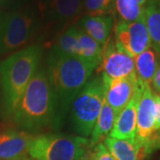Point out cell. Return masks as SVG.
Listing matches in <instances>:
<instances>
[{
  "mask_svg": "<svg viewBox=\"0 0 160 160\" xmlns=\"http://www.w3.org/2000/svg\"><path fill=\"white\" fill-rule=\"evenodd\" d=\"M28 160H32V159H28Z\"/></svg>",
  "mask_w": 160,
  "mask_h": 160,
  "instance_id": "4316f807",
  "label": "cell"
},
{
  "mask_svg": "<svg viewBox=\"0 0 160 160\" xmlns=\"http://www.w3.org/2000/svg\"><path fill=\"white\" fill-rule=\"evenodd\" d=\"M39 10L49 22H66L83 13V0H40Z\"/></svg>",
  "mask_w": 160,
  "mask_h": 160,
  "instance_id": "7c38bea8",
  "label": "cell"
},
{
  "mask_svg": "<svg viewBox=\"0 0 160 160\" xmlns=\"http://www.w3.org/2000/svg\"><path fill=\"white\" fill-rule=\"evenodd\" d=\"M114 0H83V13L85 15L113 14Z\"/></svg>",
  "mask_w": 160,
  "mask_h": 160,
  "instance_id": "7402d4cb",
  "label": "cell"
},
{
  "mask_svg": "<svg viewBox=\"0 0 160 160\" xmlns=\"http://www.w3.org/2000/svg\"><path fill=\"white\" fill-rule=\"evenodd\" d=\"M116 45L133 59L151 46L144 17L132 22L118 21L113 35Z\"/></svg>",
  "mask_w": 160,
  "mask_h": 160,
  "instance_id": "ba28073f",
  "label": "cell"
},
{
  "mask_svg": "<svg viewBox=\"0 0 160 160\" xmlns=\"http://www.w3.org/2000/svg\"><path fill=\"white\" fill-rule=\"evenodd\" d=\"M160 62V54L152 46L134 58V72L138 82L143 86H150Z\"/></svg>",
  "mask_w": 160,
  "mask_h": 160,
  "instance_id": "2e32d148",
  "label": "cell"
},
{
  "mask_svg": "<svg viewBox=\"0 0 160 160\" xmlns=\"http://www.w3.org/2000/svg\"><path fill=\"white\" fill-rule=\"evenodd\" d=\"M104 102L102 77L88 80L70 106V118L74 131L81 137L90 136Z\"/></svg>",
  "mask_w": 160,
  "mask_h": 160,
  "instance_id": "277c9868",
  "label": "cell"
},
{
  "mask_svg": "<svg viewBox=\"0 0 160 160\" xmlns=\"http://www.w3.org/2000/svg\"><path fill=\"white\" fill-rule=\"evenodd\" d=\"M151 86H153L154 90L157 92L158 94L160 93V62L159 64H158V69L156 70L154 77H153Z\"/></svg>",
  "mask_w": 160,
  "mask_h": 160,
  "instance_id": "d4e9b609",
  "label": "cell"
},
{
  "mask_svg": "<svg viewBox=\"0 0 160 160\" xmlns=\"http://www.w3.org/2000/svg\"><path fill=\"white\" fill-rule=\"evenodd\" d=\"M155 100V130L160 134V95L154 92Z\"/></svg>",
  "mask_w": 160,
  "mask_h": 160,
  "instance_id": "cb8c5ba5",
  "label": "cell"
},
{
  "mask_svg": "<svg viewBox=\"0 0 160 160\" xmlns=\"http://www.w3.org/2000/svg\"><path fill=\"white\" fill-rule=\"evenodd\" d=\"M103 143L115 160H145L149 155L136 137L133 140H122L108 135Z\"/></svg>",
  "mask_w": 160,
  "mask_h": 160,
  "instance_id": "5bb4252c",
  "label": "cell"
},
{
  "mask_svg": "<svg viewBox=\"0 0 160 160\" xmlns=\"http://www.w3.org/2000/svg\"><path fill=\"white\" fill-rule=\"evenodd\" d=\"M78 160H115L104 143H89Z\"/></svg>",
  "mask_w": 160,
  "mask_h": 160,
  "instance_id": "603a6c76",
  "label": "cell"
},
{
  "mask_svg": "<svg viewBox=\"0 0 160 160\" xmlns=\"http://www.w3.org/2000/svg\"><path fill=\"white\" fill-rule=\"evenodd\" d=\"M12 116L16 126L30 134L60 126L55 97L46 70H37Z\"/></svg>",
  "mask_w": 160,
  "mask_h": 160,
  "instance_id": "6da1fadb",
  "label": "cell"
},
{
  "mask_svg": "<svg viewBox=\"0 0 160 160\" xmlns=\"http://www.w3.org/2000/svg\"><path fill=\"white\" fill-rule=\"evenodd\" d=\"M117 116L118 115L115 112L114 109L104 100L102 109L100 111L96 123L90 135L91 136L89 140L90 142L92 144H96L101 142L102 139H105L108 136V134L110 133L113 128Z\"/></svg>",
  "mask_w": 160,
  "mask_h": 160,
  "instance_id": "ac0fdd59",
  "label": "cell"
},
{
  "mask_svg": "<svg viewBox=\"0 0 160 160\" xmlns=\"http://www.w3.org/2000/svg\"><path fill=\"white\" fill-rule=\"evenodd\" d=\"M143 17L151 46L160 54V0H149L145 4Z\"/></svg>",
  "mask_w": 160,
  "mask_h": 160,
  "instance_id": "e0dca14e",
  "label": "cell"
},
{
  "mask_svg": "<svg viewBox=\"0 0 160 160\" xmlns=\"http://www.w3.org/2000/svg\"><path fill=\"white\" fill-rule=\"evenodd\" d=\"M95 68L83 58L51 52L47 76L53 92L59 124L69 112L71 103L91 78Z\"/></svg>",
  "mask_w": 160,
  "mask_h": 160,
  "instance_id": "7a4b0ae2",
  "label": "cell"
},
{
  "mask_svg": "<svg viewBox=\"0 0 160 160\" xmlns=\"http://www.w3.org/2000/svg\"><path fill=\"white\" fill-rule=\"evenodd\" d=\"M138 3H139V5L142 6H145V4L148 2V1H149V0H136Z\"/></svg>",
  "mask_w": 160,
  "mask_h": 160,
  "instance_id": "484cf974",
  "label": "cell"
},
{
  "mask_svg": "<svg viewBox=\"0 0 160 160\" xmlns=\"http://www.w3.org/2000/svg\"><path fill=\"white\" fill-rule=\"evenodd\" d=\"M98 68L110 78H124L134 72V59L121 50L110 36L102 47V58Z\"/></svg>",
  "mask_w": 160,
  "mask_h": 160,
  "instance_id": "30bf717a",
  "label": "cell"
},
{
  "mask_svg": "<svg viewBox=\"0 0 160 160\" xmlns=\"http://www.w3.org/2000/svg\"><path fill=\"white\" fill-rule=\"evenodd\" d=\"M38 21L34 12L15 11L0 21V54L13 53L24 48L38 31Z\"/></svg>",
  "mask_w": 160,
  "mask_h": 160,
  "instance_id": "8992f818",
  "label": "cell"
},
{
  "mask_svg": "<svg viewBox=\"0 0 160 160\" xmlns=\"http://www.w3.org/2000/svg\"><path fill=\"white\" fill-rule=\"evenodd\" d=\"M77 26L103 47L110 38L113 17L111 15H84L78 20Z\"/></svg>",
  "mask_w": 160,
  "mask_h": 160,
  "instance_id": "9a60e30c",
  "label": "cell"
},
{
  "mask_svg": "<svg viewBox=\"0 0 160 160\" xmlns=\"http://www.w3.org/2000/svg\"><path fill=\"white\" fill-rule=\"evenodd\" d=\"M0 1H2V0H0Z\"/></svg>",
  "mask_w": 160,
  "mask_h": 160,
  "instance_id": "83f0119b",
  "label": "cell"
},
{
  "mask_svg": "<svg viewBox=\"0 0 160 160\" xmlns=\"http://www.w3.org/2000/svg\"><path fill=\"white\" fill-rule=\"evenodd\" d=\"M142 86L139 83L137 90L126 106L118 114L109 136L122 140H133L136 137V115Z\"/></svg>",
  "mask_w": 160,
  "mask_h": 160,
  "instance_id": "4fadbf2b",
  "label": "cell"
},
{
  "mask_svg": "<svg viewBox=\"0 0 160 160\" xmlns=\"http://www.w3.org/2000/svg\"><path fill=\"white\" fill-rule=\"evenodd\" d=\"M32 134L17 129L0 131V160H28Z\"/></svg>",
  "mask_w": 160,
  "mask_h": 160,
  "instance_id": "8fae6325",
  "label": "cell"
},
{
  "mask_svg": "<svg viewBox=\"0 0 160 160\" xmlns=\"http://www.w3.org/2000/svg\"><path fill=\"white\" fill-rule=\"evenodd\" d=\"M78 28L77 25L69 26L58 37L51 52L65 55L78 56Z\"/></svg>",
  "mask_w": 160,
  "mask_h": 160,
  "instance_id": "ffe728a7",
  "label": "cell"
},
{
  "mask_svg": "<svg viewBox=\"0 0 160 160\" xmlns=\"http://www.w3.org/2000/svg\"><path fill=\"white\" fill-rule=\"evenodd\" d=\"M41 56V46L31 45L12 53L0 64L4 102L7 115L12 116L14 113L29 81L37 72Z\"/></svg>",
  "mask_w": 160,
  "mask_h": 160,
  "instance_id": "3957f363",
  "label": "cell"
},
{
  "mask_svg": "<svg viewBox=\"0 0 160 160\" xmlns=\"http://www.w3.org/2000/svg\"><path fill=\"white\" fill-rule=\"evenodd\" d=\"M136 139L149 154L160 149V134L155 130L154 92L150 86L142 87L136 115Z\"/></svg>",
  "mask_w": 160,
  "mask_h": 160,
  "instance_id": "52a82bcc",
  "label": "cell"
},
{
  "mask_svg": "<svg viewBox=\"0 0 160 160\" xmlns=\"http://www.w3.org/2000/svg\"><path fill=\"white\" fill-rule=\"evenodd\" d=\"M102 78L104 100L118 115L126 107L137 90L139 82L135 72L119 78H110L102 75Z\"/></svg>",
  "mask_w": 160,
  "mask_h": 160,
  "instance_id": "9c48e42d",
  "label": "cell"
},
{
  "mask_svg": "<svg viewBox=\"0 0 160 160\" xmlns=\"http://www.w3.org/2000/svg\"><path fill=\"white\" fill-rule=\"evenodd\" d=\"M78 27V26H77ZM78 56L87 62L91 63L96 69L99 67L102 58V47L90 36L78 28Z\"/></svg>",
  "mask_w": 160,
  "mask_h": 160,
  "instance_id": "d6986e66",
  "label": "cell"
},
{
  "mask_svg": "<svg viewBox=\"0 0 160 160\" xmlns=\"http://www.w3.org/2000/svg\"><path fill=\"white\" fill-rule=\"evenodd\" d=\"M90 141L62 133H43L32 136L29 156L32 160H78Z\"/></svg>",
  "mask_w": 160,
  "mask_h": 160,
  "instance_id": "5b68a950",
  "label": "cell"
},
{
  "mask_svg": "<svg viewBox=\"0 0 160 160\" xmlns=\"http://www.w3.org/2000/svg\"><path fill=\"white\" fill-rule=\"evenodd\" d=\"M113 14L120 22H132L143 17V6L136 0H114Z\"/></svg>",
  "mask_w": 160,
  "mask_h": 160,
  "instance_id": "44dd1931",
  "label": "cell"
}]
</instances>
